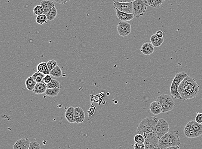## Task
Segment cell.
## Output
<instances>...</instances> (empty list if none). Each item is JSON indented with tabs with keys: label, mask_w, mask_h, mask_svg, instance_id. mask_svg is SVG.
Returning a JSON list of instances; mask_svg holds the SVG:
<instances>
[{
	"label": "cell",
	"mask_w": 202,
	"mask_h": 149,
	"mask_svg": "<svg viewBox=\"0 0 202 149\" xmlns=\"http://www.w3.org/2000/svg\"><path fill=\"white\" fill-rule=\"evenodd\" d=\"M199 86L195 79L191 76H186L180 83L179 92L184 101L195 98L199 93Z\"/></svg>",
	"instance_id": "obj_1"
},
{
	"label": "cell",
	"mask_w": 202,
	"mask_h": 149,
	"mask_svg": "<svg viewBox=\"0 0 202 149\" xmlns=\"http://www.w3.org/2000/svg\"><path fill=\"white\" fill-rule=\"evenodd\" d=\"M181 144L179 131H169L159 139L158 149H167L172 146Z\"/></svg>",
	"instance_id": "obj_2"
},
{
	"label": "cell",
	"mask_w": 202,
	"mask_h": 149,
	"mask_svg": "<svg viewBox=\"0 0 202 149\" xmlns=\"http://www.w3.org/2000/svg\"><path fill=\"white\" fill-rule=\"evenodd\" d=\"M159 119L155 117L144 118L138 125L137 130L138 134H142L154 131Z\"/></svg>",
	"instance_id": "obj_3"
},
{
	"label": "cell",
	"mask_w": 202,
	"mask_h": 149,
	"mask_svg": "<svg viewBox=\"0 0 202 149\" xmlns=\"http://www.w3.org/2000/svg\"><path fill=\"white\" fill-rule=\"evenodd\" d=\"M188 76L187 73L185 72H180L175 76L170 87V92L173 98L182 99L178 89L180 83Z\"/></svg>",
	"instance_id": "obj_4"
},
{
	"label": "cell",
	"mask_w": 202,
	"mask_h": 149,
	"mask_svg": "<svg viewBox=\"0 0 202 149\" xmlns=\"http://www.w3.org/2000/svg\"><path fill=\"white\" fill-rule=\"evenodd\" d=\"M157 101L161 105L162 113H166L172 111L176 106L175 102L172 97L167 94H163L158 96Z\"/></svg>",
	"instance_id": "obj_5"
},
{
	"label": "cell",
	"mask_w": 202,
	"mask_h": 149,
	"mask_svg": "<svg viewBox=\"0 0 202 149\" xmlns=\"http://www.w3.org/2000/svg\"><path fill=\"white\" fill-rule=\"evenodd\" d=\"M145 139V149H158L159 139L157 138L154 131L145 133L143 135Z\"/></svg>",
	"instance_id": "obj_6"
},
{
	"label": "cell",
	"mask_w": 202,
	"mask_h": 149,
	"mask_svg": "<svg viewBox=\"0 0 202 149\" xmlns=\"http://www.w3.org/2000/svg\"><path fill=\"white\" fill-rule=\"evenodd\" d=\"M133 6V13L136 17H140L144 15L148 6L145 0H135L132 1Z\"/></svg>",
	"instance_id": "obj_7"
},
{
	"label": "cell",
	"mask_w": 202,
	"mask_h": 149,
	"mask_svg": "<svg viewBox=\"0 0 202 149\" xmlns=\"http://www.w3.org/2000/svg\"><path fill=\"white\" fill-rule=\"evenodd\" d=\"M170 127L169 124L164 118H160L154 129V133L157 138L160 139L165 134L169 131Z\"/></svg>",
	"instance_id": "obj_8"
},
{
	"label": "cell",
	"mask_w": 202,
	"mask_h": 149,
	"mask_svg": "<svg viewBox=\"0 0 202 149\" xmlns=\"http://www.w3.org/2000/svg\"><path fill=\"white\" fill-rule=\"evenodd\" d=\"M114 10L128 13H132L133 11V2L119 3L115 2L113 4Z\"/></svg>",
	"instance_id": "obj_9"
},
{
	"label": "cell",
	"mask_w": 202,
	"mask_h": 149,
	"mask_svg": "<svg viewBox=\"0 0 202 149\" xmlns=\"http://www.w3.org/2000/svg\"><path fill=\"white\" fill-rule=\"evenodd\" d=\"M117 31L121 36L123 37L127 36L132 32L131 25L126 22H121L117 25Z\"/></svg>",
	"instance_id": "obj_10"
},
{
	"label": "cell",
	"mask_w": 202,
	"mask_h": 149,
	"mask_svg": "<svg viewBox=\"0 0 202 149\" xmlns=\"http://www.w3.org/2000/svg\"><path fill=\"white\" fill-rule=\"evenodd\" d=\"M31 142L27 138H22L17 140L13 146L14 149H29Z\"/></svg>",
	"instance_id": "obj_11"
},
{
	"label": "cell",
	"mask_w": 202,
	"mask_h": 149,
	"mask_svg": "<svg viewBox=\"0 0 202 149\" xmlns=\"http://www.w3.org/2000/svg\"><path fill=\"white\" fill-rule=\"evenodd\" d=\"M74 113L75 123L77 124L83 123L85 119V114L82 108L79 107L74 108Z\"/></svg>",
	"instance_id": "obj_12"
},
{
	"label": "cell",
	"mask_w": 202,
	"mask_h": 149,
	"mask_svg": "<svg viewBox=\"0 0 202 149\" xmlns=\"http://www.w3.org/2000/svg\"><path fill=\"white\" fill-rule=\"evenodd\" d=\"M184 132L185 136L189 139H194L198 137L194 128L192 127L190 121L186 125Z\"/></svg>",
	"instance_id": "obj_13"
},
{
	"label": "cell",
	"mask_w": 202,
	"mask_h": 149,
	"mask_svg": "<svg viewBox=\"0 0 202 149\" xmlns=\"http://www.w3.org/2000/svg\"><path fill=\"white\" fill-rule=\"evenodd\" d=\"M115 11L117 18L122 21H130L133 19L135 17L133 13H128L123 12L118 10H116Z\"/></svg>",
	"instance_id": "obj_14"
},
{
	"label": "cell",
	"mask_w": 202,
	"mask_h": 149,
	"mask_svg": "<svg viewBox=\"0 0 202 149\" xmlns=\"http://www.w3.org/2000/svg\"><path fill=\"white\" fill-rule=\"evenodd\" d=\"M141 51L145 55H150L154 53V46L151 43H145L141 46Z\"/></svg>",
	"instance_id": "obj_15"
},
{
	"label": "cell",
	"mask_w": 202,
	"mask_h": 149,
	"mask_svg": "<svg viewBox=\"0 0 202 149\" xmlns=\"http://www.w3.org/2000/svg\"><path fill=\"white\" fill-rule=\"evenodd\" d=\"M47 88V83L45 82H38L36 84L33 92L36 94L41 95L45 93Z\"/></svg>",
	"instance_id": "obj_16"
},
{
	"label": "cell",
	"mask_w": 202,
	"mask_h": 149,
	"mask_svg": "<svg viewBox=\"0 0 202 149\" xmlns=\"http://www.w3.org/2000/svg\"><path fill=\"white\" fill-rule=\"evenodd\" d=\"M150 110L154 115H159L162 113V107L160 103L157 100L151 103L150 105Z\"/></svg>",
	"instance_id": "obj_17"
},
{
	"label": "cell",
	"mask_w": 202,
	"mask_h": 149,
	"mask_svg": "<svg viewBox=\"0 0 202 149\" xmlns=\"http://www.w3.org/2000/svg\"><path fill=\"white\" fill-rule=\"evenodd\" d=\"M65 118L70 124L75 123V118L74 108L70 107L66 111Z\"/></svg>",
	"instance_id": "obj_18"
},
{
	"label": "cell",
	"mask_w": 202,
	"mask_h": 149,
	"mask_svg": "<svg viewBox=\"0 0 202 149\" xmlns=\"http://www.w3.org/2000/svg\"><path fill=\"white\" fill-rule=\"evenodd\" d=\"M150 40L154 47H160L164 42V37H158L156 34L151 36Z\"/></svg>",
	"instance_id": "obj_19"
},
{
	"label": "cell",
	"mask_w": 202,
	"mask_h": 149,
	"mask_svg": "<svg viewBox=\"0 0 202 149\" xmlns=\"http://www.w3.org/2000/svg\"><path fill=\"white\" fill-rule=\"evenodd\" d=\"M41 5L44 10V14L47 15L48 12L53 7L55 6L53 1L47 0H43L41 2Z\"/></svg>",
	"instance_id": "obj_20"
},
{
	"label": "cell",
	"mask_w": 202,
	"mask_h": 149,
	"mask_svg": "<svg viewBox=\"0 0 202 149\" xmlns=\"http://www.w3.org/2000/svg\"><path fill=\"white\" fill-rule=\"evenodd\" d=\"M191 125L195 131L196 133L199 137L202 135V124L197 123L196 121H191Z\"/></svg>",
	"instance_id": "obj_21"
},
{
	"label": "cell",
	"mask_w": 202,
	"mask_h": 149,
	"mask_svg": "<svg viewBox=\"0 0 202 149\" xmlns=\"http://www.w3.org/2000/svg\"><path fill=\"white\" fill-rule=\"evenodd\" d=\"M37 82L32 76H30L26 81V85L27 89L30 91H33L35 87Z\"/></svg>",
	"instance_id": "obj_22"
},
{
	"label": "cell",
	"mask_w": 202,
	"mask_h": 149,
	"mask_svg": "<svg viewBox=\"0 0 202 149\" xmlns=\"http://www.w3.org/2000/svg\"><path fill=\"white\" fill-rule=\"evenodd\" d=\"M61 87L55 88H47L45 92L46 95L50 97L57 96L60 92Z\"/></svg>",
	"instance_id": "obj_23"
},
{
	"label": "cell",
	"mask_w": 202,
	"mask_h": 149,
	"mask_svg": "<svg viewBox=\"0 0 202 149\" xmlns=\"http://www.w3.org/2000/svg\"><path fill=\"white\" fill-rule=\"evenodd\" d=\"M148 6L153 7L159 8L161 7L166 0H146Z\"/></svg>",
	"instance_id": "obj_24"
},
{
	"label": "cell",
	"mask_w": 202,
	"mask_h": 149,
	"mask_svg": "<svg viewBox=\"0 0 202 149\" xmlns=\"http://www.w3.org/2000/svg\"><path fill=\"white\" fill-rule=\"evenodd\" d=\"M45 76V74L38 71L37 72L34 73L32 76L35 80L37 83H38V82H44V79Z\"/></svg>",
	"instance_id": "obj_25"
},
{
	"label": "cell",
	"mask_w": 202,
	"mask_h": 149,
	"mask_svg": "<svg viewBox=\"0 0 202 149\" xmlns=\"http://www.w3.org/2000/svg\"><path fill=\"white\" fill-rule=\"evenodd\" d=\"M57 11L55 6L53 7L51 10L47 14V19L49 21L54 20L57 16Z\"/></svg>",
	"instance_id": "obj_26"
},
{
	"label": "cell",
	"mask_w": 202,
	"mask_h": 149,
	"mask_svg": "<svg viewBox=\"0 0 202 149\" xmlns=\"http://www.w3.org/2000/svg\"><path fill=\"white\" fill-rule=\"evenodd\" d=\"M50 74L55 77H60L62 75V71L61 68L58 65H57L54 68L50 71Z\"/></svg>",
	"instance_id": "obj_27"
},
{
	"label": "cell",
	"mask_w": 202,
	"mask_h": 149,
	"mask_svg": "<svg viewBox=\"0 0 202 149\" xmlns=\"http://www.w3.org/2000/svg\"><path fill=\"white\" fill-rule=\"evenodd\" d=\"M47 18L46 15L45 14H43L37 16L36 18V22L39 25H42L44 23H46L47 21Z\"/></svg>",
	"instance_id": "obj_28"
},
{
	"label": "cell",
	"mask_w": 202,
	"mask_h": 149,
	"mask_svg": "<svg viewBox=\"0 0 202 149\" xmlns=\"http://www.w3.org/2000/svg\"><path fill=\"white\" fill-rule=\"evenodd\" d=\"M34 15L38 16L44 14V10L41 5H38L33 9Z\"/></svg>",
	"instance_id": "obj_29"
},
{
	"label": "cell",
	"mask_w": 202,
	"mask_h": 149,
	"mask_svg": "<svg viewBox=\"0 0 202 149\" xmlns=\"http://www.w3.org/2000/svg\"><path fill=\"white\" fill-rule=\"evenodd\" d=\"M47 88H55L60 87V83L56 79H52L50 82L47 83Z\"/></svg>",
	"instance_id": "obj_30"
},
{
	"label": "cell",
	"mask_w": 202,
	"mask_h": 149,
	"mask_svg": "<svg viewBox=\"0 0 202 149\" xmlns=\"http://www.w3.org/2000/svg\"><path fill=\"white\" fill-rule=\"evenodd\" d=\"M135 143H144L145 139L143 135L141 134H138L134 138Z\"/></svg>",
	"instance_id": "obj_31"
},
{
	"label": "cell",
	"mask_w": 202,
	"mask_h": 149,
	"mask_svg": "<svg viewBox=\"0 0 202 149\" xmlns=\"http://www.w3.org/2000/svg\"><path fill=\"white\" fill-rule=\"evenodd\" d=\"M47 67H48L50 71L52 70L53 68H54L57 65V61L55 60H50L48 61L47 62Z\"/></svg>",
	"instance_id": "obj_32"
},
{
	"label": "cell",
	"mask_w": 202,
	"mask_h": 149,
	"mask_svg": "<svg viewBox=\"0 0 202 149\" xmlns=\"http://www.w3.org/2000/svg\"><path fill=\"white\" fill-rule=\"evenodd\" d=\"M41 148V146L39 143L38 142H31L29 149H40Z\"/></svg>",
	"instance_id": "obj_33"
},
{
	"label": "cell",
	"mask_w": 202,
	"mask_h": 149,
	"mask_svg": "<svg viewBox=\"0 0 202 149\" xmlns=\"http://www.w3.org/2000/svg\"><path fill=\"white\" fill-rule=\"evenodd\" d=\"M134 148L135 149H145V145L144 143H135Z\"/></svg>",
	"instance_id": "obj_34"
},
{
	"label": "cell",
	"mask_w": 202,
	"mask_h": 149,
	"mask_svg": "<svg viewBox=\"0 0 202 149\" xmlns=\"http://www.w3.org/2000/svg\"><path fill=\"white\" fill-rule=\"evenodd\" d=\"M44 62H41V63H39L38 64L37 67V70H38V71L43 73L44 68Z\"/></svg>",
	"instance_id": "obj_35"
},
{
	"label": "cell",
	"mask_w": 202,
	"mask_h": 149,
	"mask_svg": "<svg viewBox=\"0 0 202 149\" xmlns=\"http://www.w3.org/2000/svg\"><path fill=\"white\" fill-rule=\"evenodd\" d=\"M195 121L199 124H202V113H197L195 118Z\"/></svg>",
	"instance_id": "obj_36"
},
{
	"label": "cell",
	"mask_w": 202,
	"mask_h": 149,
	"mask_svg": "<svg viewBox=\"0 0 202 149\" xmlns=\"http://www.w3.org/2000/svg\"><path fill=\"white\" fill-rule=\"evenodd\" d=\"M44 74L46 75H50V71L48 67H47V64L46 62H44V68L43 71V73Z\"/></svg>",
	"instance_id": "obj_37"
},
{
	"label": "cell",
	"mask_w": 202,
	"mask_h": 149,
	"mask_svg": "<svg viewBox=\"0 0 202 149\" xmlns=\"http://www.w3.org/2000/svg\"><path fill=\"white\" fill-rule=\"evenodd\" d=\"M51 79L52 78L49 75H45V77H44V81L45 83L47 84V83L50 82Z\"/></svg>",
	"instance_id": "obj_38"
},
{
	"label": "cell",
	"mask_w": 202,
	"mask_h": 149,
	"mask_svg": "<svg viewBox=\"0 0 202 149\" xmlns=\"http://www.w3.org/2000/svg\"><path fill=\"white\" fill-rule=\"evenodd\" d=\"M54 1L57 3L61 4H64L66 3L67 2L69 1L70 0H54Z\"/></svg>",
	"instance_id": "obj_39"
},
{
	"label": "cell",
	"mask_w": 202,
	"mask_h": 149,
	"mask_svg": "<svg viewBox=\"0 0 202 149\" xmlns=\"http://www.w3.org/2000/svg\"><path fill=\"white\" fill-rule=\"evenodd\" d=\"M113 2H116L119 3L131 2L133 1V0H113Z\"/></svg>",
	"instance_id": "obj_40"
},
{
	"label": "cell",
	"mask_w": 202,
	"mask_h": 149,
	"mask_svg": "<svg viewBox=\"0 0 202 149\" xmlns=\"http://www.w3.org/2000/svg\"><path fill=\"white\" fill-rule=\"evenodd\" d=\"M156 35L157 36H158V37H164V33L163 32V31H158L156 32Z\"/></svg>",
	"instance_id": "obj_41"
},
{
	"label": "cell",
	"mask_w": 202,
	"mask_h": 149,
	"mask_svg": "<svg viewBox=\"0 0 202 149\" xmlns=\"http://www.w3.org/2000/svg\"><path fill=\"white\" fill-rule=\"evenodd\" d=\"M180 149V147L179 145L172 146V147L168 148L167 149Z\"/></svg>",
	"instance_id": "obj_42"
},
{
	"label": "cell",
	"mask_w": 202,
	"mask_h": 149,
	"mask_svg": "<svg viewBox=\"0 0 202 149\" xmlns=\"http://www.w3.org/2000/svg\"><path fill=\"white\" fill-rule=\"evenodd\" d=\"M135 1V0H133V1Z\"/></svg>",
	"instance_id": "obj_43"
}]
</instances>
